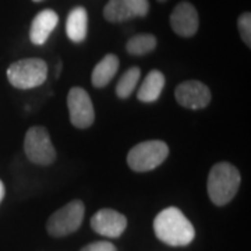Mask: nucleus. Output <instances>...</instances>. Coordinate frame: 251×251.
<instances>
[{
	"mask_svg": "<svg viewBox=\"0 0 251 251\" xmlns=\"http://www.w3.org/2000/svg\"><path fill=\"white\" fill-rule=\"evenodd\" d=\"M10 84L20 90H29L42 85L48 78V64L42 59H23L7 69Z\"/></svg>",
	"mask_w": 251,
	"mask_h": 251,
	"instance_id": "7ed1b4c3",
	"label": "nucleus"
},
{
	"mask_svg": "<svg viewBox=\"0 0 251 251\" xmlns=\"http://www.w3.org/2000/svg\"><path fill=\"white\" fill-rule=\"evenodd\" d=\"M239 32L242 35L243 42L250 48L251 46V14L250 13H243L237 21Z\"/></svg>",
	"mask_w": 251,
	"mask_h": 251,
	"instance_id": "a211bd4d",
	"label": "nucleus"
},
{
	"mask_svg": "<svg viewBox=\"0 0 251 251\" xmlns=\"http://www.w3.org/2000/svg\"><path fill=\"white\" fill-rule=\"evenodd\" d=\"M163 87H165V75L159 70H152L147 74L143 84L140 85V90L137 92V98L145 103L155 102L161 97Z\"/></svg>",
	"mask_w": 251,
	"mask_h": 251,
	"instance_id": "ddd939ff",
	"label": "nucleus"
},
{
	"mask_svg": "<svg viewBox=\"0 0 251 251\" xmlns=\"http://www.w3.org/2000/svg\"><path fill=\"white\" fill-rule=\"evenodd\" d=\"M153 232L162 243L173 247L187 246L196 237L193 224L176 206L165 208L155 216Z\"/></svg>",
	"mask_w": 251,
	"mask_h": 251,
	"instance_id": "f257e3e1",
	"label": "nucleus"
},
{
	"mask_svg": "<svg viewBox=\"0 0 251 251\" xmlns=\"http://www.w3.org/2000/svg\"><path fill=\"white\" fill-rule=\"evenodd\" d=\"M177 103L187 109H204L211 102V91L200 81H184L175 91Z\"/></svg>",
	"mask_w": 251,
	"mask_h": 251,
	"instance_id": "6e6552de",
	"label": "nucleus"
},
{
	"mask_svg": "<svg viewBox=\"0 0 251 251\" xmlns=\"http://www.w3.org/2000/svg\"><path fill=\"white\" fill-rule=\"evenodd\" d=\"M91 227L94 232L109 239L120 237L127 227V219L123 214L110 208H103L91 218Z\"/></svg>",
	"mask_w": 251,
	"mask_h": 251,
	"instance_id": "1a4fd4ad",
	"label": "nucleus"
},
{
	"mask_svg": "<svg viewBox=\"0 0 251 251\" xmlns=\"http://www.w3.org/2000/svg\"><path fill=\"white\" fill-rule=\"evenodd\" d=\"M240 173L229 162H219L212 166L208 175V196L218 206L226 205L236 196L240 187Z\"/></svg>",
	"mask_w": 251,
	"mask_h": 251,
	"instance_id": "f03ea898",
	"label": "nucleus"
},
{
	"mask_svg": "<svg viewBox=\"0 0 251 251\" xmlns=\"http://www.w3.org/2000/svg\"><path fill=\"white\" fill-rule=\"evenodd\" d=\"M159 1H166V0H159Z\"/></svg>",
	"mask_w": 251,
	"mask_h": 251,
	"instance_id": "4be33fe9",
	"label": "nucleus"
},
{
	"mask_svg": "<svg viewBox=\"0 0 251 251\" xmlns=\"http://www.w3.org/2000/svg\"><path fill=\"white\" fill-rule=\"evenodd\" d=\"M103 17L109 23H123L133 18V14L127 7L125 0H109L103 9Z\"/></svg>",
	"mask_w": 251,
	"mask_h": 251,
	"instance_id": "f3484780",
	"label": "nucleus"
},
{
	"mask_svg": "<svg viewBox=\"0 0 251 251\" xmlns=\"http://www.w3.org/2000/svg\"><path fill=\"white\" fill-rule=\"evenodd\" d=\"M24 151L29 161L35 165L48 166L56 159V150L50 141V135L45 127L34 126L25 134Z\"/></svg>",
	"mask_w": 251,
	"mask_h": 251,
	"instance_id": "423d86ee",
	"label": "nucleus"
},
{
	"mask_svg": "<svg viewBox=\"0 0 251 251\" xmlns=\"http://www.w3.org/2000/svg\"><path fill=\"white\" fill-rule=\"evenodd\" d=\"M34 1H41V0H34Z\"/></svg>",
	"mask_w": 251,
	"mask_h": 251,
	"instance_id": "5701e85b",
	"label": "nucleus"
},
{
	"mask_svg": "<svg viewBox=\"0 0 251 251\" xmlns=\"http://www.w3.org/2000/svg\"><path fill=\"white\" fill-rule=\"evenodd\" d=\"M141 70L138 67H131L120 77V80L116 85V94L120 99L128 98L133 91L137 87L138 81H140Z\"/></svg>",
	"mask_w": 251,
	"mask_h": 251,
	"instance_id": "dca6fc26",
	"label": "nucleus"
},
{
	"mask_svg": "<svg viewBox=\"0 0 251 251\" xmlns=\"http://www.w3.org/2000/svg\"><path fill=\"white\" fill-rule=\"evenodd\" d=\"M57 24H59V16L53 10H42L41 13H38L31 23V29H29L31 42L34 45H44L49 35L52 34V31L57 27Z\"/></svg>",
	"mask_w": 251,
	"mask_h": 251,
	"instance_id": "9b49d317",
	"label": "nucleus"
},
{
	"mask_svg": "<svg viewBox=\"0 0 251 251\" xmlns=\"http://www.w3.org/2000/svg\"><path fill=\"white\" fill-rule=\"evenodd\" d=\"M155 48H156V38L151 34H140V35L133 36L126 45L127 52L134 56H144V54L151 53Z\"/></svg>",
	"mask_w": 251,
	"mask_h": 251,
	"instance_id": "2eb2a0df",
	"label": "nucleus"
},
{
	"mask_svg": "<svg viewBox=\"0 0 251 251\" xmlns=\"http://www.w3.org/2000/svg\"><path fill=\"white\" fill-rule=\"evenodd\" d=\"M169 155V147L161 140L144 141L133 147L127 155V163L134 172H150L156 169Z\"/></svg>",
	"mask_w": 251,
	"mask_h": 251,
	"instance_id": "20e7f679",
	"label": "nucleus"
},
{
	"mask_svg": "<svg viewBox=\"0 0 251 251\" xmlns=\"http://www.w3.org/2000/svg\"><path fill=\"white\" fill-rule=\"evenodd\" d=\"M67 108L70 120L77 128H87L95 120V110L88 92L80 87H74L67 95Z\"/></svg>",
	"mask_w": 251,
	"mask_h": 251,
	"instance_id": "0eeeda50",
	"label": "nucleus"
},
{
	"mask_svg": "<svg viewBox=\"0 0 251 251\" xmlns=\"http://www.w3.org/2000/svg\"><path fill=\"white\" fill-rule=\"evenodd\" d=\"M88 32V13L84 7H74L67 16L66 34L73 42L78 44L87 38Z\"/></svg>",
	"mask_w": 251,
	"mask_h": 251,
	"instance_id": "f8f14e48",
	"label": "nucleus"
},
{
	"mask_svg": "<svg viewBox=\"0 0 251 251\" xmlns=\"http://www.w3.org/2000/svg\"><path fill=\"white\" fill-rule=\"evenodd\" d=\"M133 17H145L150 11L148 0H125Z\"/></svg>",
	"mask_w": 251,
	"mask_h": 251,
	"instance_id": "6ab92c4d",
	"label": "nucleus"
},
{
	"mask_svg": "<svg viewBox=\"0 0 251 251\" xmlns=\"http://www.w3.org/2000/svg\"><path fill=\"white\" fill-rule=\"evenodd\" d=\"M81 251H117V249L110 242H94L82 247Z\"/></svg>",
	"mask_w": 251,
	"mask_h": 251,
	"instance_id": "aec40b11",
	"label": "nucleus"
},
{
	"mask_svg": "<svg viewBox=\"0 0 251 251\" xmlns=\"http://www.w3.org/2000/svg\"><path fill=\"white\" fill-rule=\"evenodd\" d=\"M3 197H4V184H3V181L0 180V202H1Z\"/></svg>",
	"mask_w": 251,
	"mask_h": 251,
	"instance_id": "412c9836",
	"label": "nucleus"
},
{
	"mask_svg": "<svg viewBox=\"0 0 251 251\" xmlns=\"http://www.w3.org/2000/svg\"><path fill=\"white\" fill-rule=\"evenodd\" d=\"M84 214H85L84 202L80 200H74L52 214L46 224V230L53 237H63L74 233L75 230H78V227L82 224Z\"/></svg>",
	"mask_w": 251,
	"mask_h": 251,
	"instance_id": "39448f33",
	"label": "nucleus"
},
{
	"mask_svg": "<svg viewBox=\"0 0 251 251\" xmlns=\"http://www.w3.org/2000/svg\"><path fill=\"white\" fill-rule=\"evenodd\" d=\"M171 25L172 29L183 38H190V36L196 35L198 25H200L196 7L188 1L179 3L172 11Z\"/></svg>",
	"mask_w": 251,
	"mask_h": 251,
	"instance_id": "9d476101",
	"label": "nucleus"
},
{
	"mask_svg": "<svg viewBox=\"0 0 251 251\" xmlns=\"http://www.w3.org/2000/svg\"><path fill=\"white\" fill-rule=\"evenodd\" d=\"M119 70V57L115 54H106L98 64L95 66L92 72V84L97 88H103L106 87L112 78L116 75Z\"/></svg>",
	"mask_w": 251,
	"mask_h": 251,
	"instance_id": "4468645a",
	"label": "nucleus"
}]
</instances>
